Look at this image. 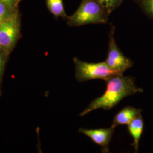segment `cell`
<instances>
[{"label": "cell", "instance_id": "8fae6325", "mask_svg": "<svg viewBox=\"0 0 153 153\" xmlns=\"http://www.w3.org/2000/svg\"><path fill=\"white\" fill-rule=\"evenodd\" d=\"M109 14L120 5L123 0H97Z\"/></svg>", "mask_w": 153, "mask_h": 153}, {"label": "cell", "instance_id": "30bf717a", "mask_svg": "<svg viewBox=\"0 0 153 153\" xmlns=\"http://www.w3.org/2000/svg\"><path fill=\"white\" fill-rule=\"evenodd\" d=\"M16 7L0 2V24L16 11Z\"/></svg>", "mask_w": 153, "mask_h": 153}, {"label": "cell", "instance_id": "ba28073f", "mask_svg": "<svg viewBox=\"0 0 153 153\" xmlns=\"http://www.w3.org/2000/svg\"><path fill=\"white\" fill-rule=\"evenodd\" d=\"M144 123L141 115H139L136 118L128 125V131L133 139L131 145L133 146L136 152H137L139 148V142L143 130Z\"/></svg>", "mask_w": 153, "mask_h": 153}, {"label": "cell", "instance_id": "3957f363", "mask_svg": "<svg viewBox=\"0 0 153 153\" xmlns=\"http://www.w3.org/2000/svg\"><path fill=\"white\" fill-rule=\"evenodd\" d=\"M73 61L75 65V76L79 82H85L93 79L107 81L113 76L120 75L111 69L105 62H88L74 57Z\"/></svg>", "mask_w": 153, "mask_h": 153}, {"label": "cell", "instance_id": "6da1fadb", "mask_svg": "<svg viewBox=\"0 0 153 153\" xmlns=\"http://www.w3.org/2000/svg\"><path fill=\"white\" fill-rule=\"evenodd\" d=\"M105 82L107 88L104 94L94 99L80 114V116L88 115L97 109L110 110L126 97L142 93V88L136 85L134 78L132 76L117 75Z\"/></svg>", "mask_w": 153, "mask_h": 153}, {"label": "cell", "instance_id": "8992f818", "mask_svg": "<svg viewBox=\"0 0 153 153\" xmlns=\"http://www.w3.org/2000/svg\"><path fill=\"white\" fill-rule=\"evenodd\" d=\"M115 128L111 126L108 128L85 129L80 128L79 132L88 137L94 143L101 148L103 153H109V145L115 131Z\"/></svg>", "mask_w": 153, "mask_h": 153}, {"label": "cell", "instance_id": "7a4b0ae2", "mask_svg": "<svg viewBox=\"0 0 153 153\" xmlns=\"http://www.w3.org/2000/svg\"><path fill=\"white\" fill-rule=\"evenodd\" d=\"M108 14L97 0H82L76 11L68 18V25L80 26L88 24L106 23Z\"/></svg>", "mask_w": 153, "mask_h": 153}, {"label": "cell", "instance_id": "5b68a950", "mask_svg": "<svg viewBox=\"0 0 153 153\" xmlns=\"http://www.w3.org/2000/svg\"><path fill=\"white\" fill-rule=\"evenodd\" d=\"M115 28H112L109 36V45L105 63L113 71L123 75L125 71L133 65V61L122 53L116 43Z\"/></svg>", "mask_w": 153, "mask_h": 153}, {"label": "cell", "instance_id": "52a82bcc", "mask_svg": "<svg viewBox=\"0 0 153 153\" xmlns=\"http://www.w3.org/2000/svg\"><path fill=\"white\" fill-rule=\"evenodd\" d=\"M141 109H137L131 106H126L116 114L111 126L116 128L119 126H128L131 121L141 115Z\"/></svg>", "mask_w": 153, "mask_h": 153}, {"label": "cell", "instance_id": "4fadbf2b", "mask_svg": "<svg viewBox=\"0 0 153 153\" xmlns=\"http://www.w3.org/2000/svg\"><path fill=\"white\" fill-rule=\"evenodd\" d=\"M143 5L146 10L153 16V0H144Z\"/></svg>", "mask_w": 153, "mask_h": 153}, {"label": "cell", "instance_id": "7c38bea8", "mask_svg": "<svg viewBox=\"0 0 153 153\" xmlns=\"http://www.w3.org/2000/svg\"><path fill=\"white\" fill-rule=\"evenodd\" d=\"M6 53L0 49V81L1 79L5 64Z\"/></svg>", "mask_w": 153, "mask_h": 153}, {"label": "cell", "instance_id": "277c9868", "mask_svg": "<svg viewBox=\"0 0 153 153\" xmlns=\"http://www.w3.org/2000/svg\"><path fill=\"white\" fill-rule=\"evenodd\" d=\"M20 33V21L16 10L0 24V49L8 55L14 48Z\"/></svg>", "mask_w": 153, "mask_h": 153}, {"label": "cell", "instance_id": "9c48e42d", "mask_svg": "<svg viewBox=\"0 0 153 153\" xmlns=\"http://www.w3.org/2000/svg\"><path fill=\"white\" fill-rule=\"evenodd\" d=\"M47 6L49 11L55 16L67 17L62 0H47Z\"/></svg>", "mask_w": 153, "mask_h": 153}, {"label": "cell", "instance_id": "5bb4252c", "mask_svg": "<svg viewBox=\"0 0 153 153\" xmlns=\"http://www.w3.org/2000/svg\"><path fill=\"white\" fill-rule=\"evenodd\" d=\"M21 0H0V2H3L7 5L16 7L17 4Z\"/></svg>", "mask_w": 153, "mask_h": 153}]
</instances>
